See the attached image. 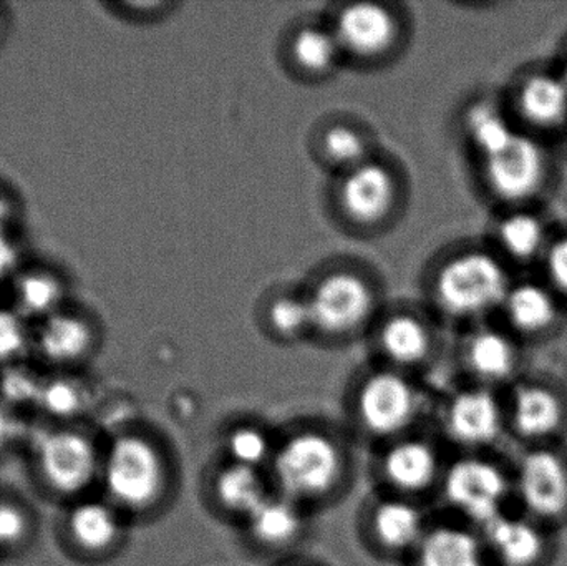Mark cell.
Segmentation results:
<instances>
[{
	"mask_svg": "<svg viewBox=\"0 0 567 566\" xmlns=\"http://www.w3.org/2000/svg\"><path fill=\"white\" fill-rule=\"evenodd\" d=\"M558 70L559 73H561V75L565 76V80L567 82V47L565 49V53H563L561 62H559Z\"/></svg>",
	"mask_w": 567,
	"mask_h": 566,
	"instance_id": "obj_42",
	"label": "cell"
},
{
	"mask_svg": "<svg viewBox=\"0 0 567 566\" xmlns=\"http://www.w3.org/2000/svg\"><path fill=\"white\" fill-rule=\"evenodd\" d=\"M282 59L293 76L310 83L327 82L346 63L329 20H307L292 27L282 43Z\"/></svg>",
	"mask_w": 567,
	"mask_h": 566,
	"instance_id": "obj_17",
	"label": "cell"
},
{
	"mask_svg": "<svg viewBox=\"0 0 567 566\" xmlns=\"http://www.w3.org/2000/svg\"><path fill=\"white\" fill-rule=\"evenodd\" d=\"M498 315L516 338L539 339L561 325L565 302L545 281L523 279L513 281Z\"/></svg>",
	"mask_w": 567,
	"mask_h": 566,
	"instance_id": "obj_18",
	"label": "cell"
},
{
	"mask_svg": "<svg viewBox=\"0 0 567 566\" xmlns=\"http://www.w3.org/2000/svg\"><path fill=\"white\" fill-rule=\"evenodd\" d=\"M409 185L405 173L389 156L377 153L362 165L337 175L330 205L337 222L352 235H382L405 212Z\"/></svg>",
	"mask_w": 567,
	"mask_h": 566,
	"instance_id": "obj_3",
	"label": "cell"
},
{
	"mask_svg": "<svg viewBox=\"0 0 567 566\" xmlns=\"http://www.w3.org/2000/svg\"><path fill=\"white\" fill-rule=\"evenodd\" d=\"M372 336L389 368L403 372L426 364L439 346L432 316L413 306L383 309Z\"/></svg>",
	"mask_w": 567,
	"mask_h": 566,
	"instance_id": "obj_11",
	"label": "cell"
},
{
	"mask_svg": "<svg viewBox=\"0 0 567 566\" xmlns=\"http://www.w3.org/2000/svg\"><path fill=\"white\" fill-rule=\"evenodd\" d=\"M372 531L377 542L390 552L416 550L429 532L422 511L403 498H390L377 505Z\"/></svg>",
	"mask_w": 567,
	"mask_h": 566,
	"instance_id": "obj_26",
	"label": "cell"
},
{
	"mask_svg": "<svg viewBox=\"0 0 567 566\" xmlns=\"http://www.w3.org/2000/svg\"><path fill=\"white\" fill-rule=\"evenodd\" d=\"M482 532L489 560L498 566H539L548 557V532L528 515L508 512Z\"/></svg>",
	"mask_w": 567,
	"mask_h": 566,
	"instance_id": "obj_19",
	"label": "cell"
},
{
	"mask_svg": "<svg viewBox=\"0 0 567 566\" xmlns=\"http://www.w3.org/2000/svg\"><path fill=\"white\" fill-rule=\"evenodd\" d=\"M40 472L60 494L85 491L99 474V454L85 435L55 431L43 435L37 447Z\"/></svg>",
	"mask_w": 567,
	"mask_h": 566,
	"instance_id": "obj_15",
	"label": "cell"
},
{
	"mask_svg": "<svg viewBox=\"0 0 567 566\" xmlns=\"http://www.w3.org/2000/svg\"><path fill=\"white\" fill-rule=\"evenodd\" d=\"M513 495L523 514L539 524L567 518V461L553 445H538L523 454L513 474Z\"/></svg>",
	"mask_w": 567,
	"mask_h": 566,
	"instance_id": "obj_9",
	"label": "cell"
},
{
	"mask_svg": "<svg viewBox=\"0 0 567 566\" xmlns=\"http://www.w3.org/2000/svg\"><path fill=\"white\" fill-rule=\"evenodd\" d=\"M357 414L370 434L393 438L410 428L419 414V389L399 369L370 372L357 391Z\"/></svg>",
	"mask_w": 567,
	"mask_h": 566,
	"instance_id": "obj_10",
	"label": "cell"
},
{
	"mask_svg": "<svg viewBox=\"0 0 567 566\" xmlns=\"http://www.w3.org/2000/svg\"><path fill=\"white\" fill-rule=\"evenodd\" d=\"M346 63L380 69L399 59L410 39L409 16L396 3L346 2L330 16Z\"/></svg>",
	"mask_w": 567,
	"mask_h": 566,
	"instance_id": "obj_4",
	"label": "cell"
},
{
	"mask_svg": "<svg viewBox=\"0 0 567 566\" xmlns=\"http://www.w3.org/2000/svg\"><path fill=\"white\" fill-rule=\"evenodd\" d=\"M13 222H16V205L6 193L0 192V236L10 235Z\"/></svg>",
	"mask_w": 567,
	"mask_h": 566,
	"instance_id": "obj_40",
	"label": "cell"
},
{
	"mask_svg": "<svg viewBox=\"0 0 567 566\" xmlns=\"http://www.w3.org/2000/svg\"><path fill=\"white\" fill-rule=\"evenodd\" d=\"M266 331L281 342H296L312 336V318L306 292H272L261 308Z\"/></svg>",
	"mask_w": 567,
	"mask_h": 566,
	"instance_id": "obj_28",
	"label": "cell"
},
{
	"mask_svg": "<svg viewBox=\"0 0 567 566\" xmlns=\"http://www.w3.org/2000/svg\"><path fill=\"white\" fill-rule=\"evenodd\" d=\"M495 251L513 265L542 263L553 235L548 223L529 206L508 208L493 226Z\"/></svg>",
	"mask_w": 567,
	"mask_h": 566,
	"instance_id": "obj_20",
	"label": "cell"
},
{
	"mask_svg": "<svg viewBox=\"0 0 567 566\" xmlns=\"http://www.w3.org/2000/svg\"><path fill=\"white\" fill-rule=\"evenodd\" d=\"M419 566H489L482 535L456 525H440L426 532L416 548Z\"/></svg>",
	"mask_w": 567,
	"mask_h": 566,
	"instance_id": "obj_24",
	"label": "cell"
},
{
	"mask_svg": "<svg viewBox=\"0 0 567 566\" xmlns=\"http://www.w3.org/2000/svg\"><path fill=\"white\" fill-rule=\"evenodd\" d=\"M480 175L496 202L506 208H523L548 188L553 158L542 138L519 128L505 148L480 159Z\"/></svg>",
	"mask_w": 567,
	"mask_h": 566,
	"instance_id": "obj_5",
	"label": "cell"
},
{
	"mask_svg": "<svg viewBox=\"0 0 567 566\" xmlns=\"http://www.w3.org/2000/svg\"><path fill=\"white\" fill-rule=\"evenodd\" d=\"M506 428V402L496 395L495 389L475 384L456 392L446 402V432L463 447H489L499 441Z\"/></svg>",
	"mask_w": 567,
	"mask_h": 566,
	"instance_id": "obj_14",
	"label": "cell"
},
{
	"mask_svg": "<svg viewBox=\"0 0 567 566\" xmlns=\"http://www.w3.org/2000/svg\"><path fill=\"white\" fill-rule=\"evenodd\" d=\"M2 30H3V19H2V13H0V35H2Z\"/></svg>",
	"mask_w": 567,
	"mask_h": 566,
	"instance_id": "obj_43",
	"label": "cell"
},
{
	"mask_svg": "<svg viewBox=\"0 0 567 566\" xmlns=\"http://www.w3.org/2000/svg\"><path fill=\"white\" fill-rule=\"evenodd\" d=\"M37 404L55 418H73L85 408V388L75 379L55 378L43 381Z\"/></svg>",
	"mask_w": 567,
	"mask_h": 566,
	"instance_id": "obj_32",
	"label": "cell"
},
{
	"mask_svg": "<svg viewBox=\"0 0 567 566\" xmlns=\"http://www.w3.org/2000/svg\"><path fill=\"white\" fill-rule=\"evenodd\" d=\"M512 285L508 263L495 249L463 246L435 263L426 292L446 319L480 325L498 315Z\"/></svg>",
	"mask_w": 567,
	"mask_h": 566,
	"instance_id": "obj_1",
	"label": "cell"
},
{
	"mask_svg": "<svg viewBox=\"0 0 567 566\" xmlns=\"http://www.w3.org/2000/svg\"><path fill=\"white\" fill-rule=\"evenodd\" d=\"M43 381L37 378L32 371L19 366H7L0 378V394L3 401L12 404H27V402H39L40 391Z\"/></svg>",
	"mask_w": 567,
	"mask_h": 566,
	"instance_id": "obj_35",
	"label": "cell"
},
{
	"mask_svg": "<svg viewBox=\"0 0 567 566\" xmlns=\"http://www.w3.org/2000/svg\"><path fill=\"white\" fill-rule=\"evenodd\" d=\"M443 495L450 507L482 531L508 514L506 505L513 497V475L498 462L482 455H468L446 469Z\"/></svg>",
	"mask_w": 567,
	"mask_h": 566,
	"instance_id": "obj_8",
	"label": "cell"
},
{
	"mask_svg": "<svg viewBox=\"0 0 567 566\" xmlns=\"http://www.w3.org/2000/svg\"><path fill=\"white\" fill-rule=\"evenodd\" d=\"M512 116L538 138L567 132V82L558 69H533L516 79Z\"/></svg>",
	"mask_w": 567,
	"mask_h": 566,
	"instance_id": "obj_12",
	"label": "cell"
},
{
	"mask_svg": "<svg viewBox=\"0 0 567 566\" xmlns=\"http://www.w3.org/2000/svg\"><path fill=\"white\" fill-rule=\"evenodd\" d=\"M25 534V514L10 502H0V547L16 545Z\"/></svg>",
	"mask_w": 567,
	"mask_h": 566,
	"instance_id": "obj_37",
	"label": "cell"
},
{
	"mask_svg": "<svg viewBox=\"0 0 567 566\" xmlns=\"http://www.w3.org/2000/svg\"><path fill=\"white\" fill-rule=\"evenodd\" d=\"M65 281L50 269H29L16 276L12 285V308L25 321H43L62 311Z\"/></svg>",
	"mask_w": 567,
	"mask_h": 566,
	"instance_id": "obj_25",
	"label": "cell"
},
{
	"mask_svg": "<svg viewBox=\"0 0 567 566\" xmlns=\"http://www.w3.org/2000/svg\"><path fill=\"white\" fill-rule=\"evenodd\" d=\"M317 159L333 175H342L375 156L372 135L359 123L336 120L326 123L313 140Z\"/></svg>",
	"mask_w": 567,
	"mask_h": 566,
	"instance_id": "obj_23",
	"label": "cell"
},
{
	"mask_svg": "<svg viewBox=\"0 0 567 566\" xmlns=\"http://www.w3.org/2000/svg\"><path fill=\"white\" fill-rule=\"evenodd\" d=\"M382 472L400 494H422L439 478V454L429 442L403 439L383 455Z\"/></svg>",
	"mask_w": 567,
	"mask_h": 566,
	"instance_id": "obj_22",
	"label": "cell"
},
{
	"mask_svg": "<svg viewBox=\"0 0 567 566\" xmlns=\"http://www.w3.org/2000/svg\"><path fill=\"white\" fill-rule=\"evenodd\" d=\"M69 531L79 547L86 552H103L115 545L122 528L112 507L89 501L70 512Z\"/></svg>",
	"mask_w": 567,
	"mask_h": 566,
	"instance_id": "obj_31",
	"label": "cell"
},
{
	"mask_svg": "<svg viewBox=\"0 0 567 566\" xmlns=\"http://www.w3.org/2000/svg\"><path fill=\"white\" fill-rule=\"evenodd\" d=\"M539 266L543 269V281L567 305V233L553 235Z\"/></svg>",
	"mask_w": 567,
	"mask_h": 566,
	"instance_id": "obj_36",
	"label": "cell"
},
{
	"mask_svg": "<svg viewBox=\"0 0 567 566\" xmlns=\"http://www.w3.org/2000/svg\"><path fill=\"white\" fill-rule=\"evenodd\" d=\"M13 431H16V424L12 418L7 414L6 409L0 408V449L13 438Z\"/></svg>",
	"mask_w": 567,
	"mask_h": 566,
	"instance_id": "obj_41",
	"label": "cell"
},
{
	"mask_svg": "<svg viewBox=\"0 0 567 566\" xmlns=\"http://www.w3.org/2000/svg\"><path fill=\"white\" fill-rule=\"evenodd\" d=\"M462 123L466 142L478 159L505 148L519 130L512 113L489 100L472 103Z\"/></svg>",
	"mask_w": 567,
	"mask_h": 566,
	"instance_id": "obj_27",
	"label": "cell"
},
{
	"mask_svg": "<svg viewBox=\"0 0 567 566\" xmlns=\"http://www.w3.org/2000/svg\"><path fill=\"white\" fill-rule=\"evenodd\" d=\"M33 342L37 351L50 364L70 366L92 352L96 332L85 316L62 309L39 322Z\"/></svg>",
	"mask_w": 567,
	"mask_h": 566,
	"instance_id": "obj_21",
	"label": "cell"
},
{
	"mask_svg": "<svg viewBox=\"0 0 567 566\" xmlns=\"http://www.w3.org/2000/svg\"><path fill=\"white\" fill-rule=\"evenodd\" d=\"M25 319L13 308L0 306V364L10 366L32 342Z\"/></svg>",
	"mask_w": 567,
	"mask_h": 566,
	"instance_id": "obj_34",
	"label": "cell"
},
{
	"mask_svg": "<svg viewBox=\"0 0 567 566\" xmlns=\"http://www.w3.org/2000/svg\"><path fill=\"white\" fill-rule=\"evenodd\" d=\"M19 261L12 235L0 236V282L9 278Z\"/></svg>",
	"mask_w": 567,
	"mask_h": 566,
	"instance_id": "obj_39",
	"label": "cell"
},
{
	"mask_svg": "<svg viewBox=\"0 0 567 566\" xmlns=\"http://www.w3.org/2000/svg\"><path fill=\"white\" fill-rule=\"evenodd\" d=\"M343 469L342 451L322 432H299L272 455L276 484L293 502L326 497L342 481Z\"/></svg>",
	"mask_w": 567,
	"mask_h": 566,
	"instance_id": "obj_6",
	"label": "cell"
},
{
	"mask_svg": "<svg viewBox=\"0 0 567 566\" xmlns=\"http://www.w3.org/2000/svg\"><path fill=\"white\" fill-rule=\"evenodd\" d=\"M103 481L116 504L128 511H146L165 494L168 482L165 459L148 439L123 435L110 447L103 464Z\"/></svg>",
	"mask_w": 567,
	"mask_h": 566,
	"instance_id": "obj_7",
	"label": "cell"
},
{
	"mask_svg": "<svg viewBox=\"0 0 567 566\" xmlns=\"http://www.w3.org/2000/svg\"><path fill=\"white\" fill-rule=\"evenodd\" d=\"M216 497L225 511L248 521L269 498L268 487L258 469L229 464L215 482Z\"/></svg>",
	"mask_w": 567,
	"mask_h": 566,
	"instance_id": "obj_29",
	"label": "cell"
},
{
	"mask_svg": "<svg viewBox=\"0 0 567 566\" xmlns=\"http://www.w3.org/2000/svg\"><path fill=\"white\" fill-rule=\"evenodd\" d=\"M508 428L532 447L551 445L566 429L567 408L558 389L542 381H518L506 402Z\"/></svg>",
	"mask_w": 567,
	"mask_h": 566,
	"instance_id": "obj_13",
	"label": "cell"
},
{
	"mask_svg": "<svg viewBox=\"0 0 567 566\" xmlns=\"http://www.w3.org/2000/svg\"><path fill=\"white\" fill-rule=\"evenodd\" d=\"M303 292L312 318V336L323 341H350L372 332L385 309L379 279L355 263L326 266Z\"/></svg>",
	"mask_w": 567,
	"mask_h": 566,
	"instance_id": "obj_2",
	"label": "cell"
},
{
	"mask_svg": "<svg viewBox=\"0 0 567 566\" xmlns=\"http://www.w3.org/2000/svg\"><path fill=\"white\" fill-rule=\"evenodd\" d=\"M249 531L256 542L269 548L289 547L299 538L303 521L297 502L271 497L248 518Z\"/></svg>",
	"mask_w": 567,
	"mask_h": 566,
	"instance_id": "obj_30",
	"label": "cell"
},
{
	"mask_svg": "<svg viewBox=\"0 0 567 566\" xmlns=\"http://www.w3.org/2000/svg\"><path fill=\"white\" fill-rule=\"evenodd\" d=\"M226 447L233 464L245 465V467L259 469V465L275 455L268 438L255 428H239L233 431Z\"/></svg>",
	"mask_w": 567,
	"mask_h": 566,
	"instance_id": "obj_33",
	"label": "cell"
},
{
	"mask_svg": "<svg viewBox=\"0 0 567 566\" xmlns=\"http://www.w3.org/2000/svg\"><path fill=\"white\" fill-rule=\"evenodd\" d=\"M462 362L475 378L476 384L495 389L515 381L522 366L518 338L499 326L473 325L463 338Z\"/></svg>",
	"mask_w": 567,
	"mask_h": 566,
	"instance_id": "obj_16",
	"label": "cell"
},
{
	"mask_svg": "<svg viewBox=\"0 0 567 566\" xmlns=\"http://www.w3.org/2000/svg\"><path fill=\"white\" fill-rule=\"evenodd\" d=\"M118 7H122L126 16L133 17V19L162 20L179 6L173 2H123Z\"/></svg>",
	"mask_w": 567,
	"mask_h": 566,
	"instance_id": "obj_38",
	"label": "cell"
}]
</instances>
